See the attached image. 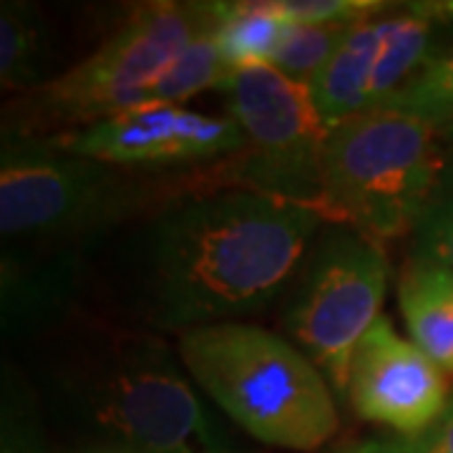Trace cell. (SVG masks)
Returning <instances> with one entry per match:
<instances>
[{
    "label": "cell",
    "mask_w": 453,
    "mask_h": 453,
    "mask_svg": "<svg viewBox=\"0 0 453 453\" xmlns=\"http://www.w3.org/2000/svg\"><path fill=\"white\" fill-rule=\"evenodd\" d=\"M441 139H443V142H449V144L453 146V121L451 124H446V127L441 129Z\"/></svg>",
    "instance_id": "cell-24"
},
{
    "label": "cell",
    "mask_w": 453,
    "mask_h": 453,
    "mask_svg": "<svg viewBox=\"0 0 453 453\" xmlns=\"http://www.w3.org/2000/svg\"><path fill=\"white\" fill-rule=\"evenodd\" d=\"M398 308L411 340L443 372H453V297L434 262L408 257L398 275Z\"/></svg>",
    "instance_id": "cell-13"
},
{
    "label": "cell",
    "mask_w": 453,
    "mask_h": 453,
    "mask_svg": "<svg viewBox=\"0 0 453 453\" xmlns=\"http://www.w3.org/2000/svg\"><path fill=\"white\" fill-rule=\"evenodd\" d=\"M388 277L383 244L350 225L325 222L288 288L285 333L318 365L340 401H348L357 342L380 318Z\"/></svg>",
    "instance_id": "cell-6"
},
{
    "label": "cell",
    "mask_w": 453,
    "mask_h": 453,
    "mask_svg": "<svg viewBox=\"0 0 453 453\" xmlns=\"http://www.w3.org/2000/svg\"><path fill=\"white\" fill-rule=\"evenodd\" d=\"M179 453H232L222 449V446H214V449H187V451H179Z\"/></svg>",
    "instance_id": "cell-23"
},
{
    "label": "cell",
    "mask_w": 453,
    "mask_h": 453,
    "mask_svg": "<svg viewBox=\"0 0 453 453\" xmlns=\"http://www.w3.org/2000/svg\"><path fill=\"white\" fill-rule=\"evenodd\" d=\"M436 124L395 106L357 113L327 134L325 219L386 244L418 225L443 162Z\"/></svg>",
    "instance_id": "cell-5"
},
{
    "label": "cell",
    "mask_w": 453,
    "mask_h": 453,
    "mask_svg": "<svg viewBox=\"0 0 453 453\" xmlns=\"http://www.w3.org/2000/svg\"><path fill=\"white\" fill-rule=\"evenodd\" d=\"M229 73L232 71L222 61V53L217 49L214 33L202 35L189 49L181 50L162 76L151 83L149 106H154V104L181 106V101L192 98L199 91L217 88V83Z\"/></svg>",
    "instance_id": "cell-17"
},
{
    "label": "cell",
    "mask_w": 453,
    "mask_h": 453,
    "mask_svg": "<svg viewBox=\"0 0 453 453\" xmlns=\"http://www.w3.org/2000/svg\"><path fill=\"white\" fill-rule=\"evenodd\" d=\"M3 453H43L41 411L31 386L3 365Z\"/></svg>",
    "instance_id": "cell-18"
},
{
    "label": "cell",
    "mask_w": 453,
    "mask_h": 453,
    "mask_svg": "<svg viewBox=\"0 0 453 453\" xmlns=\"http://www.w3.org/2000/svg\"><path fill=\"white\" fill-rule=\"evenodd\" d=\"M181 368L250 436L318 451L338 431L335 393L290 340L247 323L195 327L177 340Z\"/></svg>",
    "instance_id": "cell-3"
},
{
    "label": "cell",
    "mask_w": 453,
    "mask_h": 453,
    "mask_svg": "<svg viewBox=\"0 0 453 453\" xmlns=\"http://www.w3.org/2000/svg\"><path fill=\"white\" fill-rule=\"evenodd\" d=\"M390 106L416 113L436 124L438 131L453 121V49L436 56L421 73L401 91Z\"/></svg>",
    "instance_id": "cell-19"
},
{
    "label": "cell",
    "mask_w": 453,
    "mask_h": 453,
    "mask_svg": "<svg viewBox=\"0 0 453 453\" xmlns=\"http://www.w3.org/2000/svg\"><path fill=\"white\" fill-rule=\"evenodd\" d=\"M144 195L129 169L65 154L46 139L3 136V237L76 240L127 219Z\"/></svg>",
    "instance_id": "cell-7"
},
{
    "label": "cell",
    "mask_w": 453,
    "mask_h": 453,
    "mask_svg": "<svg viewBox=\"0 0 453 453\" xmlns=\"http://www.w3.org/2000/svg\"><path fill=\"white\" fill-rule=\"evenodd\" d=\"M219 13L222 23L214 41L229 71L273 65L292 23L277 13L270 0L219 3Z\"/></svg>",
    "instance_id": "cell-15"
},
{
    "label": "cell",
    "mask_w": 453,
    "mask_h": 453,
    "mask_svg": "<svg viewBox=\"0 0 453 453\" xmlns=\"http://www.w3.org/2000/svg\"><path fill=\"white\" fill-rule=\"evenodd\" d=\"M340 453H388L386 441H372V443H360V446H350Z\"/></svg>",
    "instance_id": "cell-22"
},
{
    "label": "cell",
    "mask_w": 453,
    "mask_h": 453,
    "mask_svg": "<svg viewBox=\"0 0 453 453\" xmlns=\"http://www.w3.org/2000/svg\"><path fill=\"white\" fill-rule=\"evenodd\" d=\"M111 453H124V451H111Z\"/></svg>",
    "instance_id": "cell-25"
},
{
    "label": "cell",
    "mask_w": 453,
    "mask_h": 453,
    "mask_svg": "<svg viewBox=\"0 0 453 453\" xmlns=\"http://www.w3.org/2000/svg\"><path fill=\"white\" fill-rule=\"evenodd\" d=\"M315 210L244 187L184 196L131 244V297L157 330L237 323L288 290L318 232Z\"/></svg>",
    "instance_id": "cell-1"
},
{
    "label": "cell",
    "mask_w": 453,
    "mask_h": 453,
    "mask_svg": "<svg viewBox=\"0 0 453 453\" xmlns=\"http://www.w3.org/2000/svg\"><path fill=\"white\" fill-rule=\"evenodd\" d=\"M356 23H292L273 68L290 81L312 88Z\"/></svg>",
    "instance_id": "cell-16"
},
{
    "label": "cell",
    "mask_w": 453,
    "mask_h": 453,
    "mask_svg": "<svg viewBox=\"0 0 453 453\" xmlns=\"http://www.w3.org/2000/svg\"><path fill=\"white\" fill-rule=\"evenodd\" d=\"M348 403L363 421L386 426L398 438H418L446 413L451 395L443 371L380 315L350 360Z\"/></svg>",
    "instance_id": "cell-11"
},
{
    "label": "cell",
    "mask_w": 453,
    "mask_h": 453,
    "mask_svg": "<svg viewBox=\"0 0 453 453\" xmlns=\"http://www.w3.org/2000/svg\"><path fill=\"white\" fill-rule=\"evenodd\" d=\"M214 91L222 94L226 116L244 136L242 151L232 164V181L325 217L323 162L330 129L310 88L273 65H257L232 71Z\"/></svg>",
    "instance_id": "cell-8"
},
{
    "label": "cell",
    "mask_w": 453,
    "mask_h": 453,
    "mask_svg": "<svg viewBox=\"0 0 453 453\" xmlns=\"http://www.w3.org/2000/svg\"><path fill=\"white\" fill-rule=\"evenodd\" d=\"M290 23H360L383 13L390 3L380 0H270Z\"/></svg>",
    "instance_id": "cell-20"
},
{
    "label": "cell",
    "mask_w": 453,
    "mask_h": 453,
    "mask_svg": "<svg viewBox=\"0 0 453 453\" xmlns=\"http://www.w3.org/2000/svg\"><path fill=\"white\" fill-rule=\"evenodd\" d=\"M179 363L154 335L98 333L50 368V395L124 453L214 449L219 441Z\"/></svg>",
    "instance_id": "cell-2"
},
{
    "label": "cell",
    "mask_w": 453,
    "mask_h": 453,
    "mask_svg": "<svg viewBox=\"0 0 453 453\" xmlns=\"http://www.w3.org/2000/svg\"><path fill=\"white\" fill-rule=\"evenodd\" d=\"M219 23V3H146L81 64L8 106L3 136L50 139L149 106L151 83Z\"/></svg>",
    "instance_id": "cell-4"
},
{
    "label": "cell",
    "mask_w": 453,
    "mask_h": 453,
    "mask_svg": "<svg viewBox=\"0 0 453 453\" xmlns=\"http://www.w3.org/2000/svg\"><path fill=\"white\" fill-rule=\"evenodd\" d=\"M46 142L73 157L129 172H154L232 159L242 151L244 136L232 116L154 104Z\"/></svg>",
    "instance_id": "cell-10"
},
{
    "label": "cell",
    "mask_w": 453,
    "mask_h": 453,
    "mask_svg": "<svg viewBox=\"0 0 453 453\" xmlns=\"http://www.w3.org/2000/svg\"><path fill=\"white\" fill-rule=\"evenodd\" d=\"M50 81L49 31L31 3L3 0L0 5V83L20 96Z\"/></svg>",
    "instance_id": "cell-14"
},
{
    "label": "cell",
    "mask_w": 453,
    "mask_h": 453,
    "mask_svg": "<svg viewBox=\"0 0 453 453\" xmlns=\"http://www.w3.org/2000/svg\"><path fill=\"white\" fill-rule=\"evenodd\" d=\"M395 3L353 26L345 43L325 65L310 94L327 129L357 113L390 106L436 56L431 41L453 23L449 3Z\"/></svg>",
    "instance_id": "cell-9"
},
{
    "label": "cell",
    "mask_w": 453,
    "mask_h": 453,
    "mask_svg": "<svg viewBox=\"0 0 453 453\" xmlns=\"http://www.w3.org/2000/svg\"><path fill=\"white\" fill-rule=\"evenodd\" d=\"M388 453H453V398L438 423L418 438L386 441Z\"/></svg>",
    "instance_id": "cell-21"
},
{
    "label": "cell",
    "mask_w": 453,
    "mask_h": 453,
    "mask_svg": "<svg viewBox=\"0 0 453 453\" xmlns=\"http://www.w3.org/2000/svg\"><path fill=\"white\" fill-rule=\"evenodd\" d=\"M0 270L3 333L23 335L64 312L73 292L76 257L73 252H58L49 259H20L5 250Z\"/></svg>",
    "instance_id": "cell-12"
}]
</instances>
